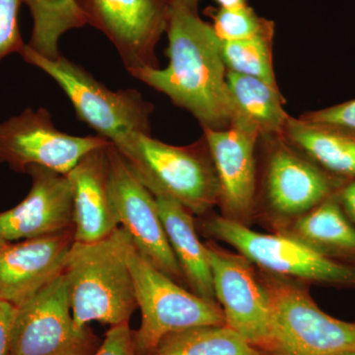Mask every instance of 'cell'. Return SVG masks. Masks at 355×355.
I'll return each mask as SVG.
<instances>
[{
	"label": "cell",
	"mask_w": 355,
	"mask_h": 355,
	"mask_svg": "<svg viewBox=\"0 0 355 355\" xmlns=\"http://www.w3.org/2000/svg\"><path fill=\"white\" fill-rule=\"evenodd\" d=\"M165 69L130 74L193 114L203 128L225 130L235 120L220 40L211 25L188 7L171 6Z\"/></svg>",
	"instance_id": "1"
},
{
	"label": "cell",
	"mask_w": 355,
	"mask_h": 355,
	"mask_svg": "<svg viewBox=\"0 0 355 355\" xmlns=\"http://www.w3.org/2000/svg\"><path fill=\"white\" fill-rule=\"evenodd\" d=\"M132 243L121 226L100 241L74 242L64 275L78 330L93 321L111 327L130 322L137 308L128 261Z\"/></svg>",
	"instance_id": "2"
},
{
	"label": "cell",
	"mask_w": 355,
	"mask_h": 355,
	"mask_svg": "<svg viewBox=\"0 0 355 355\" xmlns=\"http://www.w3.org/2000/svg\"><path fill=\"white\" fill-rule=\"evenodd\" d=\"M19 55L50 76L69 98L77 119L111 142L119 153H125L139 135H151L153 105L139 91L111 90L69 58L62 55L44 58L27 44Z\"/></svg>",
	"instance_id": "3"
},
{
	"label": "cell",
	"mask_w": 355,
	"mask_h": 355,
	"mask_svg": "<svg viewBox=\"0 0 355 355\" xmlns=\"http://www.w3.org/2000/svg\"><path fill=\"white\" fill-rule=\"evenodd\" d=\"M121 154L153 196L171 198L200 217L218 205V179L205 137L175 146L141 135Z\"/></svg>",
	"instance_id": "4"
},
{
	"label": "cell",
	"mask_w": 355,
	"mask_h": 355,
	"mask_svg": "<svg viewBox=\"0 0 355 355\" xmlns=\"http://www.w3.org/2000/svg\"><path fill=\"white\" fill-rule=\"evenodd\" d=\"M198 228L210 240L234 248L263 272L307 286L355 289V265L327 258L288 236L257 232L216 214L200 217Z\"/></svg>",
	"instance_id": "5"
},
{
	"label": "cell",
	"mask_w": 355,
	"mask_h": 355,
	"mask_svg": "<svg viewBox=\"0 0 355 355\" xmlns=\"http://www.w3.org/2000/svg\"><path fill=\"white\" fill-rule=\"evenodd\" d=\"M272 309L266 355H334L355 350V323L324 313L309 286L259 268Z\"/></svg>",
	"instance_id": "6"
},
{
	"label": "cell",
	"mask_w": 355,
	"mask_h": 355,
	"mask_svg": "<svg viewBox=\"0 0 355 355\" xmlns=\"http://www.w3.org/2000/svg\"><path fill=\"white\" fill-rule=\"evenodd\" d=\"M137 308L141 313L139 328L132 331L139 355H147L170 334L202 326L225 324L218 303L209 302L186 291L159 270L135 244L128 251Z\"/></svg>",
	"instance_id": "7"
},
{
	"label": "cell",
	"mask_w": 355,
	"mask_h": 355,
	"mask_svg": "<svg viewBox=\"0 0 355 355\" xmlns=\"http://www.w3.org/2000/svg\"><path fill=\"white\" fill-rule=\"evenodd\" d=\"M345 183L318 167L284 142L275 144L266 158L261 205L256 221L279 232L324 200Z\"/></svg>",
	"instance_id": "8"
},
{
	"label": "cell",
	"mask_w": 355,
	"mask_h": 355,
	"mask_svg": "<svg viewBox=\"0 0 355 355\" xmlns=\"http://www.w3.org/2000/svg\"><path fill=\"white\" fill-rule=\"evenodd\" d=\"M98 338L74 326L64 272L16 307L8 355H93Z\"/></svg>",
	"instance_id": "9"
},
{
	"label": "cell",
	"mask_w": 355,
	"mask_h": 355,
	"mask_svg": "<svg viewBox=\"0 0 355 355\" xmlns=\"http://www.w3.org/2000/svg\"><path fill=\"white\" fill-rule=\"evenodd\" d=\"M111 144L100 135L60 132L46 108H27L0 121V164L26 174L32 166L67 175L84 156Z\"/></svg>",
	"instance_id": "10"
},
{
	"label": "cell",
	"mask_w": 355,
	"mask_h": 355,
	"mask_svg": "<svg viewBox=\"0 0 355 355\" xmlns=\"http://www.w3.org/2000/svg\"><path fill=\"white\" fill-rule=\"evenodd\" d=\"M205 246L226 326L266 354L272 338V309L259 268L214 240Z\"/></svg>",
	"instance_id": "11"
},
{
	"label": "cell",
	"mask_w": 355,
	"mask_h": 355,
	"mask_svg": "<svg viewBox=\"0 0 355 355\" xmlns=\"http://www.w3.org/2000/svg\"><path fill=\"white\" fill-rule=\"evenodd\" d=\"M87 24L106 36L130 74L158 69L156 48L167 31L168 0H74Z\"/></svg>",
	"instance_id": "12"
},
{
	"label": "cell",
	"mask_w": 355,
	"mask_h": 355,
	"mask_svg": "<svg viewBox=\"0 0 355 355\" xmlns=\"http://www.w3.org/2000/svg\"><path fill=\"white\" fill-rule=\"evenodd\" d=\"M107 157L110 200L119 224L140 253L183 286V273L168 241L155 197L112 144L107 147Z\"/></svg>",
	"instance_id": "13"
},
{
	"label": "cell",
	"mask_w": 355,
	"mask_h": 355,
	"mask_svg": "<svg viewBox=\"0 0 355 355\" xmlns=\"http://www.w3.org/2000/svg\"><path fill=\"white\" fill-rule=\"evenodd\" d=\"M219 184L221 216L250 226L256 221V146L260 132L234 121L225 130L203 128Z\"/></svg>",
	"instance_id": "14"
},
{
	"label": "cell",
	"mask_w": 355,
	"mask_h": 355,
	"mask_svg": "<svg viewBox=\"0 0 355 355\" xmlns=\"http://www.w3.org/2000/svg\"><path fill=\"white\" fill-rule=\"evenodd\" d=\"M74 228L20 242L0 241V300L15 307L64 272Z\"/></svg>",
	"instance_id": "15"
},
{
	"label": "cell",
	"mask_w": 355,
	"mask_h": 355,
	"mask_svg": "<svg viewBox=\"0 0 355 355\" xmlns=\"http://www.w3.org/2000/svg\"><path fill=\"white\" fill-rule=\"evenodd\" d=\"M32 186L16 207L0 212V241L15 242L74 228L73 198L67 175L32 166Z\"/></svg>",
	"instance_id": "16"
},
{
	"label": "cell",
	"mask_w": 355,
	"mask_h": 355,
	"mask_svg": "<svg viewBox=\"0 0 355 355\" xmlns=\"http://www.w3.org/2000/svg\"><path fill=\"white\" fill-rule=\"evenodd\" d=\"M109 144L84 156L67 174L73 198L76 242L100 241L120 226L110 200Z\"/></svg>",
	"instance_id": "17"
},
{
	"label": "cell",
	"mask_w": 355,
	"mask_h": 355,
	"mask_svg": "<svg viewBox=\"0 0 355 355\" xmlns=\"http://www.w3.org/2000/svg\"><path fill=\"white\" fill-rule=\"evenodd\" d=\"M154 197L184 282L200 297L217 303L207 250L205 243L198 238L193 214L171 198L163 196Z\"/></svg>",
	"instance_id": "18"
},
{
	"label": "cell",
	"mask_w": 355,
	"mask_h": 355,
	"mask_svg": "<svg viewBox=\"0 0 355 355\" xmlns=\"http://www.w3.org/2000/svg\"><path fill=\"white\" fill-rule=\"evenodd\" d=\"M338 193L277 233L331 260L355 265V227L343 212Z\"/></svg>",
	"instance_id": "19"
},
{
	"label": "cell",
	"mask_w": 355,
	"mask_h": 355,
	"mask_svg": "<svg viewBox=\"0 0 355 355\" xmlns=\"http://www.w3.org/2000/svg\"><path fill=\"white\" fill-rule=\"evenodd\" d=\"M284 137L318 167L343 183L355 180V135L289 118Z\"/></svg>",
	"instance_id": "20"
},
{
	"label": "cell",
	"mask_w": 355,
	"mask_h": 355,
	"mask_svg": "<svg viewBox=\"0 0 355 355\" xmlns=\"http://www.w3.org/2000/svg\"><path fill=\"white\" fill-rule=\"evenodd\" d=\"M226 79L235 107L233 123L243 121L256 128L261 135H284L291 116L282 107L277 86L231 71H227Z\"/></svg>",
	"instance_id": "21"
},
{
	"label": "cell",
	"mask_w": 355,
	"mask_h": 355,
	"mask_svg": "<svg viewBox=\"0 0 355 355\" xmlns=\"http://www.w3.org/2000/svg\"><path fill=\"white\" fill-rule=\"evenodd\" d=\"M147 355H266L226 324L170 334Z\"/></svg>",
	"instance_id": "22"
},
{
	"label": "cell",
	"mask_w": 355,
	"mask_h": 355,
	"mask_svg": "<svg viewBox=\"0 0 355 355\" xmlns=\"http://www.w3.org/2000/svg\"><path fill=\"white\" fill-rule=\"evenodd\" d=\"M32 16L31 37L27 44L44 58L60 57V39L87 25L74 0H22Z\"/></svg>",
	"instance_id": "23"
},
{
	"label": "cell",
	"mask_w": 355,
	"mask_h": 355,
	"mask_svg": "<svg viewBox=\"0 0 355 355\" xmlns=\"http://www.w3.org/2000/svg\"><path fill=\"white\" fill-rule=\"evenodd\" d=\"M272 31L240 41L220 42L221 55L227 71L256 77L277 86L272 60Z\"/></svg>",
	"instance_id": "24"
},
{
	"label": "cell",
	"mask_w": 355,
	"mask_h": 355,
	"mask_svg": "<svg viewBox=\"0 0 355 355\" xmlns=\"http://www.w3.org/2000/svg\"><path fill=\"white\" fill-rule=\"evenodd\" d=\"M214 28L220 42L240 41L272 31L273 25L259 17L249 6L238 9L220 8L214 16Z\"/></svg>",
	"instance_id": "25"
},
{
	"label": "cell",
	"mask_w": 355,
	"mask_h": 355,
	"mask_svg": "<svg viewBox=\"0 0 355 355\" xmlns=\"http://www.w3.org/2000/svg\"><path fill=\"white\" fill-rule=\"evenodd\" d=\"M22 0H0V62L13 53L20 55L25 42L19 28Z\"/></svg>",
	"instance_id": "26"
},
{
	"label": "cell",
	"mask_w": 355,
	"mask_h": 355,
	"mask_svg": "<svg viewBox=\"0 0 355 355\" xmlns=\"http://www.w3.org/2000/svg\"><path fill=\"white\" fill-rule=\"evenodd\" d=\"M300 119L308 123L335 128L355 135V100L331 108L311 112Z\"/></svg>",
	"instance_id": "27"
},
{
	"label": "cell",
	"mask_w": 355,
	"mask_h": 355,
	"mask_svg": "<svg viewBox=\"0 0 355 355\" xmlns=\"http://www.w3.org/2000/svg\"><path fill=\"white\" fill-rule=\"evenodd\" d=\"M93 355H139L128 322L111 327Z\"/></svg>",
	"instance_id": "28"
},
{
	"label": "cell",
	"mask_w": 355,
	"mask_h": 355,
	"mask_svg": "<svg viewBox=\"0 0 355 355\" xmlns=\"http://www.w3.org/2000/svg\"><path fill=\"white\" fill-rule=\"evenodd\" d=\"M15 306L0 300V355H8Z\"/></svg>",
	"instance_id": "29"
},
{
	"label": "cell",
	"mask_w": 355,
	"mask_h": 355,
	"mask_svg": "<svg viewBox=\"0 0 355 355\" xmlns=\"http://www.w3.org/2000/svg\"><path fill=\"white\" fill-rule=\"evenodd\" d=\"M338 197L343 212L355 227V180L343 184Z\"/></svg>",
	"instance_id": "30"
},
{
	"label": "cell",
	"mask_w": 355,
	"mask_h": 355,
	"mask_svg": "<svg viewBox=\"0 0 355 355\" xmlns=\"http://www.w3.org/2000/svg\"><path fill=\"white\" fill-rule=\"evenodd\" d=\"M220 8L238 9L247 6L246 0H216Z\"/></svg>",
	"instance_id": "31"
},
{
	"label": "cell",
	"mask_w": 355,
	"mask_h": 355,
	"mask_svg": "<svg viewBox=\"0 0 355 355\" xmlns=\"http://www.w3.org/2000/svg\"><path fill=\"white\" fill-rule=\"evenodd\" d=\"M171 6H182L188 7L191 10L198 11L200 0H168Z\"/></svg>",
	"instance_id": "32"
},
{
	"label": "cell",
	"mask_w": 355,
	"mask_h": 355,
	"mask_svg": "<svg viewBox=\"0 0 355 355\" xmlns=\"http://www.w3.org/2000/svg\"><path fill=\"white\" fill-rule=\"evenodd\" d=\"M334 355H355V350H349V352H340V354H336Z\"/></svg>",
	"instance_id": "33"
}]
</instances>
